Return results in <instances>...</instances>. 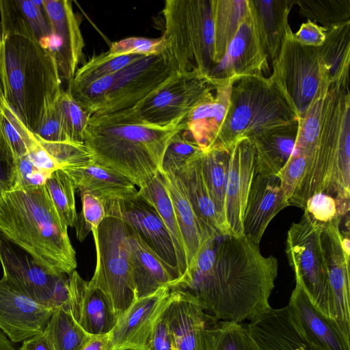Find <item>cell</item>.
Segmentation results:
<instances>
[{
	"label": "cell",
	"mask_w": 350,
	"mask_h": 350,
	"mask_svg": "<svg viewBox=\"0 0 350 350\" xmlns=\"http://www.w3.org/2000/svg\"><path fill=\"white\" fill-rule=\"evenodd\" d=\"M0 350H18L16 347L0 329Z\"/></svg>",
	"instance_id": "f907efd6"
},
{
	"label": "cell",
	"mask_w": 350,
	"mask_h": 350,
	"mask_svg": "<svg viewBox=\"0 0 350 350\" xmlns=\"http://www.w3.org/2000/svg\"><path fill=\"white\" fill-rule=\"evenodd\" d=\"M16 159L0 133V184L11 187L15 175Z\"/></svg>",
	"instance_id": "bcb514c9"
},
{
	"label": "cell",
	"mask_w": 350,
	"mask_h": 350,
	"mask_svg": "<svg viewBox=\"0 0 350 350\" xmlns=\"http://www.w3.org/2000/svg\"><path fill=\"white\" fill-rule=\"evenodd\" d=\"M172 200L183 241L187 269L207 240L188 200L183 183L172 172H161Z\"/></svg>",
	"instance_id": "d4e9b609"
},
{
	"label": "cell",
	"mask_w": 350,
	"mask_h": 350,
	"mask_svg": "<svg viewBox=\"0 0 350 350\" xmlns=\"http://www.w3.org/2000/svg\"><path fill=\"white\" fill-rule=\"evenodd\" d=\"M178 72L166 49L144 55L114 75L107 99L94 115L129 109L153 94Z\"/></svg>",
	"instance_id": "9c48e42d"
},
{
	"label": "cell",
	"mask_w": 350,
	"mask_h": 350,
	"mask_svg": "<svg viewBox=\"0 0 350 350\" xmlns=\"http://www.w3.org/2000/svg\"><path fill=\"white\" fill-rule=\"evenodd\" d=\"M0 133L16 161L26 155L36 142L35 133L26 127L6 100L0 112Z\"/></svg>",
	"instance_id": "d6a6232c"
},
{
	"label": "cell",
	"mask_w": 350,
	"mask_h": 350,
	"mask_svg": "<svg viewBox=\"0 0 350 350\" xmlns=\"http://www.w3.org/2000/svg\"><path fill=\"white\" fill-rule=\"evenodd\" d=\"M53 206L67 227H75L77 219L75 207V186L61 168L53 171L45 183Z\"/></svg>",
	"instance_id": "4dcf8cb0"
},
{
	"label": "cell",
	"mask_w": 350,
	"mask_h": 350,
	"mask_svg": "<svg viewBox=\"0 0 350 350\" xmlns=\"http://www.w3.org/2000/svg\"><path fill=\"white\" fill-rule=\"evenodd\" d=\"M172 290V299L163 314L172 350H208V330L218 320L188 291Z\"/></svg>",
	"instance_id": "9a60e30c"
},
{
	"label": "cell",
	"mask_w": 350,
	"mask_h": 350,
	"mask_svg": "<svg viewBox=\"0 0 350 350\" xmlns=\"http://www.w3.org/2000/svg\"><path fill=\"white\" fill-rule=\"evenodd\" d=\"M315 221L325 225L334 219L341 217L338 214L336 200L331 196L319 192L311 196L303 209Z\"/></svg>",
	"instance_id": "b9f144b4"
},
{
	"label": "cell",
	"mask_w": 350,
	"mask_h": 350,
	"mask_svg": "<svg viewBox=\"0 0 350 350\" xmlns=\"http://www.w3.org/2000/svg\"><path fill=\"white\" fill-rule=\"evenodd\" d=\"M162 14V36L178 72H196L207 79L217 64L213 1L166 0Z\"/></svg>",
	"instance_id": "5b68a950"
},
{
	"label": "cell",
	"mask_w": 350,
	"mask_h": 350,
	"mask_svg": "<svg viewBox=\"0 0 350 350\" xmlns=\"http://www.w3.org/2000/svg\"><path fill=\"white\" fill-rule=\"evenodd\" d=\"M165 49L163 36L158 38L129 37L111 43L107 52L114 56L126 55H149Z\"/></svg>",
	"instance_id": "ab89813d"
},
{
	"label": "cell",
	"mask_w": 350,
	"mask_h": 350,
	"mask_svg": "<svg viewBox=\"0 0 350 350\" xmlns=\"http://www.w3.org/2000/svg\"><path fill=\"white\" fill-rule=\"evenodd\" d=\"M35 134L44 141L50 143L71 142L66 133L55 104L48 112L39 130Z\"/></svg>",
	"instance_id": "ee69618b"
},
{
	"label": "cell",
	"mask_w": 350,
	"mask_h": 350,
	"mask_svg": "<svg viewBox=\"0 0 350 350\" xmlns=\"http://www.w3.org/2000/svg\"><path fill=\"white\" fill-rule=\"evenodd\" d=\"M81 350H114L110 332L92 335Z\"/></svg>",
	"instance_id": "c3c4849f"
},
{
	"label": "cell",
	"mask_w": 350,
	"mask_h": 350,
	"mask_svg": "<svg viewBox=\"0 0 350 350\" xmlns=\"http://www.w3.org/2000/svg\"><path fill=\"white\" fill-rule=\"evenodd\" d=\"M92 234L96 264L89 283L103 295L118 321L134 300L129 228L122 219L106 215Z\"/></svg>",
	"instance_id": "8992f818"
},
{
	"label": "cell",
	"mask_w": 350,
	"mask_h": 350,
	"mask_svg": "<svg viewBox=\"0 0 350 350\" xmlns=\"http://www.w3.org/2000/svg\"><path fill=\"white\" fill-rule=\"evenodd\" d=\"M51 174L36 165L26 154L16 161L14 178L10 188L43 185Z\"/></svg>",
	"instance_id": "7bdbcfd3"
},
{
	"label": "cell",
	"mask_w": 350,
	"mask_h": 350,
	"mask_svg": "<svg viewBox=\"0 0 350 350\" xmlns=\"http://www.w3.org/2000/svg\"><path fill=\"white\" fill-rule=\"evenodd\" d=\"M14 2L36 40L51 51L52 33L42 1L14 0Z\"/></svg>",
	"instance_id": "8d00e7d4"
},
{
	"label": "cell",
	"mask_w": 350,
	"mask_h": 350,
	"mask_svg": "<svg viewBox=\"0 0 350 350\" xmlns=\"http://www.w3.org/2000/svg\"><path fill=\"white\" fill-rule=\"evenodd\" d=\"M341 219L338 217L323 225L321 243L336 324L345 341L350 344V252L342 244Z\"/></svg>",
	"instance_id": "5bb4252c"
},
{
	"label": "cell",
	"mask_w": 350,
	"mask_h": 350,
	"mask_svg": "<svg viewBox=\"0 0 350 350\" xmlns=\"http://www.w3.org/2000/svg\"><path fill=\"white\" fill-rule=\"evenodd\" d=\"M55 107L69 140L83 143L91 114L76 102L68 89L63 90Z\"/></svg>",
	"instance_id": "d590c367"
},
{
	"label": "cell",
	"mask_w": 350,
	"mask_h": 350,
	"mask_svg": "<svg viewBox=\"0 0 350 350\" xmlns=\"http://www.w3.org/2000/svg\"><path fill=\"white\" fill-rule=\"evenodd\" d=\"M54 310L0 280V329L13 343L42 333Z\"/></svg>",
	"instance_id": "e0dca14e"
},
{
	"label": "cell",
	"mask_w": 350,
	"mask_h": 350,
	"mask_svg": "<svg viewBox=\"0 0 350 350\" xmlns=\"http://www.w3.org/2000/svg\"><path fill=\"white\" fill-rule=\"evenodd\" d=\"M185 123L159 126L127 110L90 117L84 144L96 163L121 174L139 188L161 172L165 150Z\"/></svg>",
	"instance_id": "277c9868"
},
{
	"label": "cell",
	"mask_w": 350,
	"mask_h": 350,
	"mask_svg": "<svg viewBox=\"0 0 350 350\" xmlns=\"http://www.w3.org/2000/svg\"><path fill=\"white\" fill-rule=\"evenodd\" d=\"M3 278L38 303L54 309L68 306L67 275H53L0 234Z\"/></svg>",
	"instance_id": "30bf717a"
},
{
	"label": "cell",
	"mask_w": 350,
	"mask_h": 350,
	"mask_svg": "<svg viewBox=\"0 0 350 350\" xmlns=\"http://www.w3.org/2000/svg\"><path fill=\"white\" fill-rule=\"evenodd\" d=\"M202 154L174 174L181 180L203 234L208 239L226 233L204 180L201 163Z\"/></svg>",
	"instance_id": "603a6c76"
},
{
	"label": "cell",
	"mask_w": 350,
	"mask_h": 350,
	"mask_svg": "<svg viewBox=\"0 0 350 350\" xmlns=\"http://www.w3.org/2000/svg\"><path fill=\"white\" fill-rule=\"evenodd\" d=\"M208 83L198 73L177 72L153 94L126 110L148 124H179L198 105L213 98Z\"/></svg>",
	"instance_id": "ba28073f"
},
{
	"label": "cell",
	"mask_w": 350,
	"mask_h": 350,
	"mask_svg": "<svg viewBox=\"0 0 350 350\" xmlns=\"http://www.w3.org/2000/svg\"><path fill=\"white\" fill-rule=\"evenodd\" d=\"M203 152L184 128L174 135L167 146L163 158L161 172L176 173L199 157Z\"/></svg>",
	"instance_id": "e575fe53"
},
{
	"label": "cell",
	"mask_w": 350,
	"mask_h": 350,
	"mask_svg": "<svg viewBox=\"0 0 350 350\" xmlns=\"http://www.w3.org/2000/svg\"><path fill=\"white\" fill-rule=\"evenodd\" d=\"M127 226L134 299L152 294L162 287L172 288L180 278L179 273L167 265L135 231Z\"/></svg>",
	"instance_id": "44dd1931"
},
{
	"label": "cell",
	"mask_w": 350,
	"mask_h": 350,
	"mask_svg": "<svg viewBox=\"0 0 350 350\" xmlns=\"http://www.w3.org/2000/svg\"><path fill=\"white\" fill-rule=\"evenodd\" d=\"M43 332L52 350H81L92 335L76 323L68 306L55 309Z\"/></svg>",
	"instance_id": "f546056e"
},
{
	"label": "cell",
	"mask_w": 350,
	"mask_h": 350,
	"mask_svg": "<svg viewBox=\"0 0 350 350\" xmlns=\"http://www.w3.org/2000/svg\"><path fill=\"white\" fill-rule=\"evenodd\" d=\"M144 55H126L114 56L107 51L93 55L76 71L69 86H79L97 79L113 75Z\"/></svg>",
	"instance_id": "1f68e13d"
},
{
	"label": "cell",
	"mask_w": 350,
	"mask_h": 350,
	"mask_svg": "<svg viewBox=\"0 0 350 350\" xmlns=\"http://www.w3.org/2000/svg\"><path fill=\"white\" fill-rule=\"evenodd\" d=\"M68 306L76 323L92 335L105 334L114 327L117 319L107 299L77 271L68 278Z\"/></svg>",
	"instance_id": "ffe728a7"
},
{
	"label": "cell",
	"mask_w": 350,
	"mask_h": 350,
	"mask_svg": "<svg viewBox=\"0 0 350 350\" xmlns=\"http://www.w3.org/2000/svg\"><path fill=\"white\" fill-rule=\"evenodd\" d=\"M137 193L155 208L168 230L175 249L180 278L187 270L184 244L174 208L161 173L149 179L139 187Z\"/></svg>",
	"instance_id": "4316f807"
},
{
	"label": "cell",
	"mask_w": 350,
	"mask_h": 350,
	"mask_svg": "<svg viewBox=\"0 0 350 350\" xmlns=\"http://www.w3.org/2000/svg\"><path fill=\"white\" fill-rule=\"evenodd\" d=\"M103 202L106 215L122 219L167 265L178 272L176 252L169 231L148 201L137 193L129 198H111Z\"/></svg>",
	"instance_id": "7c38bea8"
},
{
	"label": "cell",
	"mask_w": 350,
	"mask_h": 350,
	"mask_svg": "<svg viewBox=\"0 0 350 350\" xmlns=\"http://www.w3.org/2000/svg\"><path fill=\"white\" fill-rule=\"evenodd\" d=\"M61 169L71 178L76 190L89 192L101 200L129 198L138 191L125 176L92 159L69 163Z\"/></svg>",
	"instance_id": "7402d4cb"
},
{
	"label": "cell",
	"mask_w": 350,
	"mask_h": 350,
	"mask_svg": "<svg viewBox=\"0 0 350 350\" xmlns=\"http://www.w3.org/2000/svg\"><path fill=\"white\" fill-rule=\"evenodd\" d=\"M252 10L250 5L247 14L240 22L223 57L207 77L210 82L217 81L221 74L235 76L246 72L250 68L248 64L254 53V49L263 51L252 7Z\"/></svg>",
	"instance_id": "cb8c5ba5"
},
{
	"label": "cell",
	"mask_w": 350,
	"mask_h": 350,
	"mask_svg": "<svg viewBox=\"0 0 350 350\" xmlns=\"http://www.w3.org/2000/svg\"><path fill=\"white\" fill-rule=\"evenodd\" d=\"M323 227L304 213L300 221L293 223L287 232L286 253L295 273L296 284L301 287L314 309L342 337L336 324L329 293L321 243Z\"/></svg>",
	"instance_id": "52a82bcc"
},
{
	"label": "cell",
	"mask_w": 350,
	"mask_h": 350,
	"mask_svg": "<svg viewBox=\"0 0 350 350\" xmlns=\"http://www.w3.org/2000/svg\"><path fill=\"white\" fill-rule=\"evenodd\" d=\"M307 163V157L295 150L283 168L276 174L288 204L301 181Z\"/></svg>",
	"instance_id": "60d3db41"
},
{
	"label": "cell",
	"mask_w": 350,
	"mask_h": 350,
	"mask_svg": "<svg viewBox=\"0 0 350 350\" xmlns=\"http://www.w3.org/2000/svg\"><path fill=\"white\" fill-rule=\"evenodd\" d=\"M296 310L304 324L322 343L332 350H350L334 326L312 306L301 287L295 284L289 302Z\"/></svg>",
	"instance_id": "f1b7e54d"
},
{
	"label": "cell",
	"mask_w": 350,
	"mask_h": 350,
	"mask_svg": "<svg viewBox=\"0 0 350 350\" xmlns=\"http://www.w3.org/2000/svg\"><path fill=\"white\" fill-rule=\"evenodd\" d=\"M297 129H276L250 138L255 149V172L276 174L295 150Z\"/></svg>",
	"instance_id": "484cf974"
},
{
	"label": "cell",
	"mask_w": 350,
	"mask_h": 350,
	"mask_svg": "<svg viewBox=\"0 0 350 350\" xmlns=\"http://www.w3.org/2000/svg\"><path fill=\"white\" fill-rule=\"evenodd\" d=\"M278 262L244 235L207 239L172 289L186 291L217 320L243 323L271 308Z\"/></svg>",
	"instance_id": "6da1fadb"
},
{
	"label": "cell",
	"mask_w": 350,
	"mask_h": 350,
	"mask_svg": "<svg viewBox=\"0 0 350 350\" xmlns=\"http://www.w3.org/2000/svg\"><path fill=\"white\" fill-rule=\"evenodd\" d=\"M254 172V144L250 138L239 139L228 148L226 224L229 234L243 235V213Z\"/></svg>",
	"instance_id": "ac0fdd59"
},
{
	"label": "cell",
	"mask_w": 350,
	"mask_h": 350,
	"mask_svg": "<svg viewBox=\"0 0 350 350\" xmlns=\"http://www.w3.org/2000/svg\"><path fill=\"white\" fill-rule=\"evenodd\" d=\"M228 148L209 149L203 152L201 163L204 180L220 222L229 234L226 224V186Z\"/></svg>",
	"instance_id": "83f0119b"
},
{
	"label": "cell",
	"mask_w": 350,
	"mask_h": 350,
	"mask_svg": "<svg viewBox=\"0 0 350 350\" xmlns=\"http://www.w3.org/2000/svg\"><path fill=\"white\" fill-rule=\"evenodd\" d=\"M52 33L53 53L62 80L72 79L83 56L85 42L72 1L43 0Z\"/></svg>",
	"instance_id": "2e32d148"
},
{
	"label": "cell",
	"mask_w": 350,
	"mask_h": 350,
	"mask_svg": "<svg viewBox=\"0 0 350 350\" xmlns=\"http://www.w3.org/2000/svg\"><path fill=\"white\" fill-rule=\"evenodd\" d=\"M148 350H172L170 337L163 315L155 327Z\"/></svg>",
	"instance_id": "7dc6e473"
},
{
	"label": "cell",
	"mask_w": 350,
	"mask_h": 350,
	"mask_svg": "<svg viewBox=\"0 0 350 350\" xmlns=\"http://www.w3.org/2000/svg\"><path fill=\"white\" fill-rule=\"evenodd\" d=\"M18 350H52L44 332L23 341Z\"/></svg>",
	"instance_id": "681fc988"
},
{
	"label": "cell",
	"mask_w": 350,
	"mask_h": 350,
	"mask_svg": "<svg viewBox=\"0 0 350 350\" xmlns=\"http://www.w3.org/2000/svg\"><path fill=\"white\" fill-rule=\"evenodd\" d=\"M246 327L256 350H332L309 331L290 304L271 308Z\"/></svg>",
	"instance_id": "8fae6325"
},
{
	"label": "cell",
	"mask_w": 350,
	"mask_h": 350,
	"mask_svg": "<svg viewBox=\"0 0 350 350\" xmlns=\"http://www.w3.org/2000/svg\"><path fill=\"white\" fill-rule=\"evenodd\" d=\"M288 202L276 176L254 172L243 217V233L253 243L259 245L272 219Z\"/></svg>",
	"instance_id": "d6986e66"
},
{
	"label": "cell",
	"mask_w": 350,
	"mask_h": 350,
	"mask_svg": "<svg viewBox=\"0 0 350 350\" xmlns=\"http://www.w3.org/2000/svg\"><path fill=\"white\" fill-rule=\"evenodd\" d=\"M5 101V95H4L3 85V81H2V79H1V75L0 73V112L1 110V107Z\"/></svg>",
	"instance_id": "816d5d0a"
},
{
	"label": "cell",
	"mask_w": 350,
	"mask_h": 350,
	"mask_svg": "<svg viewBox=\"0 0 350 350\" xmlns=\"http://www.w3.org/2000/svg\"><path fill=\"white\" fill-rule=\"evenodd\" d=\"M0 234L49 273L71 274L76 252L45 185L10 188L0 184Z\"/></svg>",
	"instance_id": "3957f363"
},
{
	"label": "cell",
	"mask_w": 350,
	"mask_h": 350,
	"mask_svg": "<svg viewBox=\"0 0 350 350\" xmlns=\"http://www.w3.org/2000/svg\"><path fill=\"white\" fill-rule=\"evenodd\" d=\"M172 297V290L165 286L135 299L110 332L114 350H148L155 327Z\"/></svg>",
	"instance_id": "4fadbf2b"
},
{
	"label": "cell",
	"mask_w": 350,
	"mask_h": 350,
	"mask_svg": "<svg viewBox=\"0 0 350 350\" xmlns=\"http://www.w3.org/2000/svg\"><path fill=\"white\" fill-rule=\"evenodd\" d=\"M0 73L6 102L36 133L63 91L62 80L53 53L36 40L14 0L0 1Z\"/></svg>",
	"instance_id": "7a4b0ae2"
},
{
	"label": "cell",
	"mask_w": 350,
	"mask_h": 350,
	"mask_svg": "<svg viewBox=\"0 0 350 350\" xmlns=\"http://www.w3.org/2000/svg\"><path fill=\"white\" fill-rule=\"evenodd\" d=\"M208 350H256L246 324L217 321L208 330Z\"/></svg>",
	"instance_id": "836d02e7"
},
{
	"label": "cell",
	"mask_w": 350,
	"mask_h": 350,
	"mask_svg": "<svg viewBox=\"0 0 350 350\" xmlns=\"http://www.w3.org/2000/svg\"><path fill=\"white\" fill-rule=\"evenodd\" d=\"M113 81L114 75H109L82 85H68V90L76 102L93 116L103 106Z\"/></svg>",
	"instance_id": "74e56055"
},
{
	"label": "cell",
	"mask_w": 350,
	"mask_h": 350,
	"mask_svg": "<svg viewBox=\"0 0 350 350\" xmlns=\"http://www.w3.org/2000/svg\"><path fill=\"white\" fill-rule=\"evenodd\" d=\"M326 35L324 28L308 21L300 27L292 38L304 46L319 47L325 42Z\"/></svg>",
	"instance_id": "f6af8a7d"
},
{
	"label": "cell",
	"mask_w": 350,
	"mask_h": 350,
	"mask_svg": "<svg viewBox=\"0 0 350 350\" xmlns=\"http://www.w3.org/2000/svg\"><path fill=\"white\" fill-rule=\"evenodd\" d=\"M79 193L82 209L77 214L75 228L77 239L83 241L90 232L98 227L106 213L103 200L85 191H80Z\"/></svg>",
	"instance_id": "f35d334b"
}]
</instances>
